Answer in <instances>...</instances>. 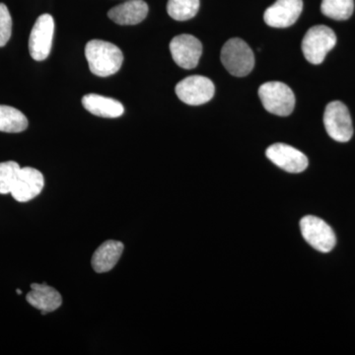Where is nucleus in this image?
Instances as JSON below:
<instances>
[{
    "instance_id": "6e6552de",
    "label": "nucleus",
    "mask_w": 355,
    "mask_h": 355,
    "mask_svg": "<svg viewBox=\"0 0 355 355\" xmlns=\"http://www.w3.org/2000/svg\"><path fill=\"white\" fill-rule=\"evenodd\" d=\"M55 21L50 14L40 16L33 27L29 38V51L37 62H42L50 55L53 46Z\"/></svg>"
},
{
    "instance_id": "4be33fe9",
    "label": "nucleus",
    "mask_w": 355,
    "mask_h": 355,
    "mask_svg": "<svg viewBox=\"0 0 355 355\" xmlns=\"http://www.w3.org/2000/svg\"><path fill=\"white\" fill-rule=\"evenodd\" d=\"M16 292H17L18 294L22 293V291H21L20 289H17V291H16Z\"/></svg>"
},
{
    "instance_id": "7ed1b4c3",
    "label": "nucleus",
    "mask_w": 355,
    "mask_h": 355,
    "mask_svg": "<svg viewBox=\"0 0 355 355\" xmlns=\"http://www.w3.org/2000/svg\"><path fill=\"white\" fill-rule=\"evenodd\" d=\"M336 44V36L331 28L324 25L314 26L308 30L303 38V55L310 64H321Z\"/></svg>"
},
{
    "instance_id": "ddd939ff",
    "label": "nucleus",
    "mask_w": 355,
    "mask_h": 355,
    "mask_svg": "<svg viewBox=\"0 0 355 355\" xmlns=\"http://www.w3.org/2000/svg\"><path fill=\"white\" fill-rule=\"evenodd\" d=\"M30 305L41 311L42 315L53 312L62 304V297L57 289L46 284H33L31 291L26 296Z\"/></svg>"
},
{
    "instance_id": "f03ea898",
    "label": "nucleus",
    "mask_w": 355,
    "mask_h": 355,
    "mask_svg": "<svg viewBox=\"0 0 355 355\" xmlns=\"http://www.w3.org/2000/svg\"><path fill=\"white\" fill-rule=\"evenodd\" d=\"M220 57L224 67L234 76H246L254 67L253 51L246 42L239 38L226 42L222 48Z\"/></svg>"
},
{
    "instance_id": "412c9836",
    "label": "nucleus",
    "mask_w": 355,
    "mask_h": 355,
    "mask_svg": "<svg viewBox=\"0 0 355 355\" xmlns=\"http://www.w3.org/2000/svg\"><path fill=\"white\" fill-rule=\"evenodd\" d=\"M12 34V18L6 4L0 3V48L6 46Z\"/></svg>"
},
{
    "instance_id": "9d476101",
    "label": "nucleus",
    "mask_w": 355,
    "mask_h": 355,
    "mask_svg": "<svg viewBox=\"0 0 355 355\" xmlns=\"http://www.w3.org/2000/svg\"><path fill=\"white\" fill-rule=\"evenodd\" d=\"M266 154L273 164L284 171L294 174L305 171L309 164L304 153L288 144H272L266 149Z\"/></svg>"
},
{
    "instance_id": "423d86ee",
    "label": "nucleus",
    "mask_w": 355,
    "mask_h": 355,
    "mask_svg": "<svg viewBox=\"0 0 355 355\" xmlns=\"http://www.w3.org/2000/svg\"><path fill=\"white\" fill-rule=\"evenodd\" d=\"M324 125L331 139L338 142H347L354 135L352 116L349 109L340 101L331 102L326 107Z\"/></svg>"
},
{
    "instance_id": "1a4fd4ad",
    "label": "nucleus",
    "mask_w": 355,
    "mask_h": 355,
    "mask_svg": "<svg viewBox=\"0 0 355 355\" xmlns=\"http://www.w3.org/2000/svg\"><path fill=\"white\" fill-rule=\"evenodd\" d=\"M173 60L180 67L193 69L198 64L202 53L200 40L189 34L179 35L170 43Z\"/></svg>"
},
{
    "instance_id": "a211bd4d",
    "label": "nucleus",
    "mask_w": 355,
    "mask_h": 355,
    "mask_svg": "<svg viewBox=\"0 0 355 355\" xmlns=\"http://www.w3.org/2000/svg\"><path fill=\"white\" fill-rule=\"evenodd\" d=\"M322 13L334 20H347L354 11V0H322Z\"/></svg>"
},
{
    "instance_id": "dca6fc26",
    "label": "nucleus",
    "mask_w": 355,
    "mask_h": 355,
    "mask_svg": "<svg viewBox=\"0 0 355 355\" xmlns=\"http://www.w3.org/2000/svg\"><path fill=\"white\" fill-rule=\"evenodd\" d=\"M83 105L89 113L101 118L116 119L125 113V108L121 102L98 94L84 96Z\"/></svg>"
},
{
    "instance_id": "20e7f679",
    "label": "nucleus",
    "mask_w": 355,
    "mask_h": 355,
    "mask_svg": "<svg viewBox=\"0 0 355 355\" xmlns=\"http://www.w3.org/2000/svg\"><path fill=\"white\" fill-rule=\"evenodd\" d=\"M259 96L266 111L277 116H289L295 107L293 91L279 81L263 83L259 89Z\"/></svg>"
},
{
    "instance_id": "f3484780",
    "label": "nucleus",
    "mask_w": 355,
    "mask_h": 355,
    "mask_svg": "<svg viewBox=\"0 0 355 355\" xmlns=\"http://www.w3.org/2000/svg\"><path fill=\"white\" fill-rule=\"evenodd\" d=\"M28 128L24 114L13 107L0 105V132L17 133Z\"/></svg>"
},
{
    "instance_id": "4468645a",
    "label": "nucleus",
    "mask_w": 355,
    "mask_h": 355,
    "mask_svg": "<svg viewBox=\"0 0 355 355\" xmlns=\"http://www.w3.org/2000/svg\"><path fill=\"white\" fill-rule=\"evenodd\" d=\"M148 6L144 0H128L108 12L110 19L119 25H137L146 19Z\"/></svg>"
},
{
    "instance_id": "2eb2a0df",
    "label": "nucleus",
    "mask_w": 355,
    "mask_h": 355,
    "mask_svg": "<svg viewBox=\"0 0 355 355\" xmlns=\"http://www.w3.org/2000/svg\"><path fill=\"white\" fill-rule=\"evenodd\" d=\"M123 249L125 246L120 241L108 240L103 243L93 254L91 261L93 270L98 273L110 272L120 260Z\"/></svg>"
},
{
    "instance_id": "6ab92c4d",
    "label": "nucleus",
    "mask_w": 355,
    "mask_h": 355,
    "mask_svg": "<svg viewBox=\"0 0 355 355\" xmlns=\"http://www.w3.org/2000/svg\"><path fill=\"white\" fill-rule=\"evenodd\" d=\"M200 9V0H168L167 12L177 21H187L195 17Z\"/></svg>"
},
{
    "instance_id": "9b49d317",
    "label": "nucleus",
    "mask_w": 355,
    "mask_h": 355,
    "mask_svg": "<svg viewBox=\"0 0 355 355\" xmlns=\"http://www.w3.org/2000/svg\"><path fill=\"white\" fill-rule=\"evenodd\" d=\"M302 9V0H277L266 9L263 19L270 27L287 28L298 20Z\"/></svg>"
},
{
    "instance_id": "39448f33",
    "label": "nucleus",
    "mask_w": 355,
    "mask_h": 355,
    "mask_svg": "<svg viewBox=\"0 0 355 355\" xmlns=\"http://www.w3.org/2000/svg\"><path fill=\"white\" fill-rule=\"evenodd\" d=\"M300 229L305 241L317 251L329 253L335 248V232L323 219L313 216H304L301 219Z\"/></svg>"
},
{
    "instance_id": "aec40b11",
    "label": "nucleus",
    "mask_w": 355,
    "mask_h": 355,
    "mask_svg": "<svg viewBox=\"0 0 355 355\" xmlns=\"http://www.w3.org/2000/svg\"><path fill=\"white\" fill-rule=\"evenodd\" d=\"M21 167L15 161L0 163V195H7L12 191Z\"/></svg>"
},
{
    "instance_id": "f8f14e48",
    "label": "nucleus",
    "mask_w": 355,
    "mask_h": 355,
    "mask_svg": "<svg viewBox=\"0 0 355 355\" xmlns=\"http://www.w3.org/2000/svg\"><path fill=\"white\" fill-rule=\"evenodd\" d=\"M44 186V176L39 170L32 167L21 168L10 193L17 202H27L38 197Z\"/></svg>"
},
{
    "instance_id": "0eeeda50",
    "label": "nucleus",
    "mask_w": 355,
    "mask_h": 355,
    "mask_svg": "<svg viewBox=\"0 0 355 355\" xmlns=\"http://www.w3.org/2000/svg\"><path fill=\"white\" fill-rule=\"evenodd\" d=\"M176 94L184 104L200 106L209 102L216 93L214 84L207 77L193 76L187 77L177 84Z\"/></svg>"
},
{
    "instance_id": "f257e3e1",
    "label": "nucleus",
    "mask_w": 355,
    "mask_h": 355,
    "mask_svg": "<svg viewBox=\"0 0 355 355\" xmlns=\"http://www.w3.org/2000/svg\"><path fill=\"white\" fill-rule=\"evenodd\" d=\"M89 69L95 76L108 77L121 69L123 55L116 44L102 40H92L85 46Z\"/></svg>"
}]
</instances>
